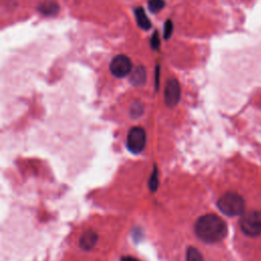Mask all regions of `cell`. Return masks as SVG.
<instances>
[{"label": "cell", "mask_w": 261, "mask_h": 261, "mask_svg": "<svg viewBox=\"0 0 261 261\" xmlns=\"http://www.w3.org/2000/svg\"><path fill=\"white\" fill-rule=\"evenodd\" d=\"M98 241V234L94 230H87L80 239V248L85 251L93 249Z\"/></svg>", "instance_id": "cell-7"}, {"label": "cell", "mask_w": 261, "mask_h": 261, "mask_svg": "<svg viewBox=\"0 0 261 261\" xmlns=\"http://www.w3.org/2000/svg\"><path fill=\"white\" fill-rule=\"evenodd\" d=\"M38 9L41 13H43L44 15H49V16H52V15H56L59 11V6L58 4L53 1V0H46L42 3L39 4L38 6Z\"/></svg>", "instance_id": "cell-8"}, {"label": "cell", "mask_w": 261, "mask_h": 261, "mask_svg": "<svg viewBox=\"0 0 261 261\" xmlns=\"http://www.w3.org/2000/svg\"><path fill=\"white\" fill-rule=\"evenodd\" d=\"M196 236L208 244H215L222 241L227 233L225 221L216 214H205L195 222Z\"/></svg>", "instance_id": "cell-1"}, {"label": "cell", "mask_w": 261, "mask_h": 261, "mask_svg": "<svg viewBox=\"0 0 261 261\" xmlns=\"http://www.w3.org/2000/svg\"><path fill=\"white\" fill-rule=\"evenodd\" d=\"M143 110H144L143 104L139 101H136L130 106V115L134 117H139L143 113Z\"/></svg>", "instance_id": "cell-14"}, {"label": "cell", "mask_w": 261, "mask_h": 261, "mask_svg": "<svg viewBox=\"0 0 261 261\" xmlns=\"http://www.w3.org/2000/svg\"><path fill=\"white\" fill-rule=\"evenodd\" d=\"M180 99V86L175 79L168 80L164 90V102L169 107H174Z\"/></svg>", "instance_id": "cell-6"}, {"label": "cell", "mask_w": 261, "mask_h": 261, "mask_svg": "<svg viewBox=\"0 0 261 261\" xmlns=\"http://www.w3.org/2000/svg\"><path fill=\"white\" fill-rule=\"evenodd\" d=\"M173 32V23L171 20H166L165 24H164V29H163V36L165 40H168Z\"/></svg>", "instance_id": "cell-15"}, {"label": "cell", "mask_w": 261, "mask_h": 261, "mask_svg": "<svg viewBox=\"0 0 261 261\" xmlns=\"http://www.w3.org/2000/svg\"><path fill=\"white\" fill-rule=\"evenodd\" d=\"M155 74H156V89H158V84H159V66L156 67Z\"/></svg>", "instance_id": "cell-18"}, {"label": "cell", "mask_w": 261, "mask_h": 261, "mask_svg": "<svg viewBox=\"0 0 261 261\" xmlns=\"http://www.w3.org/2000/svg\"><path fill=\"white\" fill-rule=\"evenodd\" d=\"M147 79V74H146V69L144 66L140 65L138 67H136L130 74V83L134 86H142L145 84Z\"/></svg>", "instance_id": "cell-10"}, {"label": "cell", "mask_w": 261, "mask_h": 261, "mask_svg": "<svg viewBox=\"0 0 261 261\" xmlns=\"http://www.w3.org/2000/svg\"><path fill=\"white\" fill-rule=\"evenodd\" d=\"M242 231L250 237H257L261 233V211L250 210L245 212L240 220Z\"/></svg>", "instance_id": "cell-3"}, {"label": "cell", "mask_w": 261, "mask_h": 261, "mask_svg": "<svg viewBox=\"0 0 261 261\" xmlns=\"http://www.w3.org/2000/svg\"><path fill=\"white\" fill-rule=\"evenodd\" d=\"M120 261H139V260L132 256H123V257H121Z\"/></svg>", "instance_id": "cell-17"}, {"label": "cell", "mask_w": 261, "mask_h": 261, "mask_svg": "<svg viewBox=\"0 0 261 261\" xmlns=\"http://www.w3.org/2000/svg\"><path fill=\"white\" fill-rule=\"evenodd\" d=\"M217 207L223 214L227 216H237L243 213L245 202L239 194L228 192L218 199Z\"/></svg>", "instance_id": "cell-2"}, {"label": "cell", "mask_w": 261, "mask_h": 261, "mask_svg": "<svg viewBox=\"0 0 261 261\" xmlns=\"http://www.w3.org/2000/svg\"><path fill=\"white\" fill-rule=\"evenodd\" d=\"M158 170H157V167L154 166L153 168V172L151 174V177H150V180H149V188L152 192H156L157 191V188H158Z\"/></svg>", "instance_id": "cell-13"}, {"label": "cell", "mask_w": 261, "mask_h": 261, "mask_svg": "<svg viewBox=\"0 0 261 261\" xmlns=\"http://www.w3.org/2000/svg\"><path fill=\"white\" fill-rule=\"evenodd\" d=\"M135 16H136V20L138 25L144 30V31H148L151 28V21L149 19V17L147 16L145 10L142 7H137L135 9Z\"/></svg>", "instance_id": "cell-9"}, {"label": "cell", "mask_w": 261, "mask_h": 261, "mask_svg": "<svg viewBox=\"0 0 261 261\" xmlns=\"http://www.w3.org/2000/svg\"><path fill=\"white\" fill-rule=\"evenodd\" d=\"M146 146V132L141 126H134L128 130L126 147L134 154L141 153Z\"/></svg>", "instance_id": "cell-4"}, {"label": "cell", "mask_w": 261, "mask_h": 261, "mask_svg": "<svg viewBox=\"0 0 261 261\" xmlns=\"http://www.w3.org/2000/svg\"><path fill=\"white\" fill-rule=\"evenodd\" d=\"M132 70V61L125 55H116L110 62V71L117 77L127 75Z\"/></svg>", "instance_id": "cell-5"}, {"label": "cell", "mask_w": 261, "mask_h": 261, "mask_svg": "<svg viewBox=\"0 0 261 261\" xmlns=\"http://www.w3.org/2000/svg\"><path fill=\"white\" fill-rule=\"evenodd\" d=\"M186 261H204L201 252L195 247H189L186 253Z\"/></svg>", "instance_id": "cell-11"}, {"label": "cell", "mask_w": 261, "mask_h": 261, "mask_svg": "<svg viewBox=\"0 0 261 261\" xmlns=\"http://www.w3.org/2000/svg\"><path fill=\"white\" fill-rule=\"evenodd\" d=\"M165 5L164 0H149L148 1V8L151 12L156 13L159 12Z\"/></svg>", "instance_id": "cell-12"}, {"label": "cell", "mask_w": 261, "mask_h": 261, "mask_svg": "<svg viewBox=\"0 0 261 261\" xmlns=\"http://www.w3.org/2000/svg\"><path fill=\"white\" fill-rule=\"evenodd\" d=\"M151 46L153 49H158L160 46V39L157 32H154L152 38H151Z\"/></svg>", "instance_id": "cell-16"}]
</instances>
